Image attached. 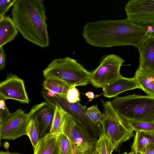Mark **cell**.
Here are the masks:
<instances>
[{"label": "cell", "mask_w": 154, "mask_h": 154, "mask_svg": "<svg viewBox=\"0 0 154 154\" xmlns=\"http://www.w3.org/2000/svg\"><path fill=\"white\" fill-rule=\"evenodd\" d=\"M140 152L142 154H154V143L146 145Z\"/></svg>", "instance_id": "obj_29"}, {"label": "cell", "mask_w": 154, "mask_h": 154, "mask_svg": "<svg viewBox=\"0 0 154 154\" xmlns=\"http://www.w3.org/2000/svg\"><path fill=\"white\" fill-rule=\"evenodd\" d=\"M55 107L46 102L40 107L33 115L40 119V137H43L51 127Z\"/></svg>", "instance_id": "obj_15"}, {"label": "cell", "mask_w": 154, "mask_h": 154, "mask_svg": "<svg viewBox=\"0 0 154 154\" xmlns=\"http://www.w3.org/2000/svg\"><path fill=\"white\" fill-rule=\"evenodd\" d=\"M43 97L48 104L55 107L60 106L71 117L76 121L93 140L97 141L102 133V128L93 122L88 117L86 107L79 102L74 103H69L66 96L56 94L51 97L45 94Z\"/></svg>", "instance_id": "obj_6"}, {"label": "cell", "mask_w": 154, "mask_h": 154, "mask_svg": "<svg viewBox=\"0 0 154 154\" xmlns=\"http://www.w3.org/2000/svg\"><path fill=\"white\" fill-rule=\"evenodd\" d=\"M60 154H75L77 152L69 138L64 134L58 136Z\"/></svg>", "instance_id": "obj_24"}, {"label": "cell", "mask_w": 154, "mask_h": 154, "mask_svg": "<svg viewBox=\"0 0 154 154\" xmlns=\"http://www.w3.org/2000/svg\"><path fill=\"white\" fill-rule=\"evenodd\" d=\"M0 154H20L19 153L10 152L8 151L5 152L1 151Z\"/></svg>", "instance_id": "obj_33"}, {"label": "cell", "mask_w": 154, "mask_h": 154, "mask_svg": "<svg viewBox=\"0 0 154 154\" xmlns=\"http://www.w3.org/2000/svg\"><path fill=\"white\" fill-rule=\"evenodd\" d=\"M33 154H60L58 136L50 132L41 137Z\"/></svg>", "instance_id": "obj_14"}, {"label": "cell", "mask_w": 154, "mask_h": 154, "mask_svg": "<svg viewBox=\"0 0 154 154\" xmlns=\"http://www.w3.org/2000/svg\"><path fill=\"white\" fill-rule=\"evenodd\" d=\"M140 87L134 77L127 78L121 75L103 88V96L109 98L115 97L124 91Z\"/></svg>", "instance_id": "obj_12"}, {"label": "cell", "mask_w": 154, "mask_h": 154, "mask_svg": "<svg viewBox=\"0 0 154 154\" xmlns=\"http://www.w3.org/2000/svg\"><path fill=\"white\" fill-rule=\"evenodd\" d=\"M86 112L89 118L99 127H102L101 124L104 117L103 113L99 110L97 105H93L86 108Z\"/></svg>", "instance_id": "obj_25"}, {"label": "cell", "mask_w": 154, "mask_h": 154, "mask_svg": "<svg viewBox=\"0 0 154 154\" xmlns=\"http://www.w3.org/2000/svg\"><path fill=\"white\" fill-rule=\"evenodd\" d=\"M0 98L5 100L13 99L23 103H29V101L23 80L12 74L0 82Z\"/></svg>", "instance_id": "obj_11"}, {"label": "cell", "mask_w": 154, "mask_h": 154, "mask_svg": "<svg viewBox=\"0 0 154 154\" xmlns=\"http://www.w3.org/2000/svg\"><path fill=\"white\" fill-rule=\"evenodd\" d=\"M75 86L71 87L66 95L67 101L70 103H76L80 100V93Z\"/></svg>", "instance_id": "obj_26"}, {"label": "cell", "mask_w": 154, "mask_h": 154, "mask_svg": "<svg viewBox=\"0 0 154 154\" xmlns=\"http://www.w3.org/2000/svg\"><path fill=\"white\" fill-rule=\"evenodd\" d=\"M138 49L139 67L154 72V37L151 35Z\"/></svg>", "instance_id": "obj_13"}, {"label": "cell", "mask_w": 154, "mask_h": 154, "mask_svg": "<svg viewBox=\"0 0 154 154\" xmlns=\"http://www.w3.org/2000/svg\"><path fill=\"white\" fill-rule=\"evenodd\" d=\"M122 154H135V153H134L133 152L131 151L128 153H127L126 152H125L124 153H123Z\"/></svg>", "instance_id": "obj_35"}, {"label": "cell", "mask_w": 154, "mask_h": 154, "mask_svg": "<svg viewBox=\"0 0 154 154\" xmlns=\"http://www.w3.org/2000/svg\"><path fill=\"white\" fill-rule=\"evenodd\" d=\"M134 77L142 89L148 95L154 97V72L140 67Z\"/></svg>", "instance_id": "obj_17"}, {"label": "cell", "mask_w": 154, "mask_h": 154, "mask_svg": "<svg viewBox=\"0 0 154 154\" xmlns=\"http://www.w3.org/2000/svg\"><path fill=\"white\" fill-rule=\"evenodd\" d=\"M150 35L154 37V28L151 27Z\"/></svg>", "instance_id": "obj_34"}, {"label": "cell", "mask_w": 154, "mask_h": 154, "mask_svg": "<svg viewBox=\"0 0 154 154\" xmlns=\"http://www.w3.org/2000/svg\"><path fill=\"white\" fill-rule=\"evenodd\" d=\"M43 0H16L13 6L12 19L24 38L45 48L49 45L47 20Z\"/></svg>", "instance_id": "obj_2"}, {"label": "cell", "mask_w": 154, "mask_h": 154, "mask_svg": "<svg viewBox=\"0 0 154 154\" xmlns=\"http://www.w3.org/2000/svg\"><path fill=\"white\" fill-rule=\"evenodd\" d=\"M0 98V124H1L9 117L11 113L6 106L5 100Z\"/></svg>", "instance_id": "obj_27"}, {"label": "cell", "mask_w": 154, "mask_h": 154, "mask_svg": "<svg viewBox=\"0 0 154 154\" xmlns=\"http://www.w3.org/2000/svg\"><path fill=\"white\" fill-rule=\"evenodd\" d=\"M54 115L50 133L58 136L63 134L62 130L64 122V110L60 106L57 105Z\"/></svg>", "instance_id": "obj_20"}, {"label": "cell", "mask_w": 154, "mask_h": 154, "mask_svg": "<svg viewBox=\"0 0 154 154\" xmlns=\"http://www.w3.org/2000/svg\"><path fill=\"white\" fill-rule=\"evenodd\" d=\"M130 128L136 132L154 131V122L133 121H122Z\"/></svg>", "instance_id": "obj_23"}, {"label": "cell", "mask_w": 154, "mask_h": 154, "mask_svg": "<svg viewBox=\"0 0 154 154\" xmlns=\"http://www.w3.org/2000/svg\"><path fill=\"white\" fill-rule=\"evenodd\" d=\"M26 133L35 149L40 139V122L37 117H33L31 119L26 129Z\"/></svg>", "instance_id": "obj_21"}, {"label": "cell", "mask_w": 154, "mask_h": 154, "mask_svg": "<svg viewBox=\"0 0 154 154\" xmlns=\"http://www.w3.org/2000/svg\"><path fill=\"white\" fill-rule=\"evenodd\" d=\"M62 132L69 140L77 152H85L95 148L97 141L92 139L84 129L64 111Z\"/></svg>", "instance_id": "obj_9"}, {"label": "cell", "mask_w": 154, "mask_h": 154, "mask_svg": "<svg viewBox=\"0 0 154 154\" xmlns=\"http://www.w3.org/2000/svg\"><path fill=\"white\" fill-rule=\"evenodd\" d=\"M85 95L90 99V101H91L94 97V93L91 91H88L86 93Z\"/></svg>", "instance_id": "obj_32"}, {"label": "cell", "mask_w": 154, "mask_h": 154, "mask_svg": "<svg viewBox=\"0 0 154 154\" xmlns=\"http://www.w3.org/2000/svg\"><path fill=\"white\" fill-rule=\"evenodd\" d=\"M43 73L45 79L59 80L70 87L86 85L90 81L91 72L76 60L68 57L54 59Z\"/></svg>", "instance_id": "obj_4"}, {"label": "cell", "mask_w": 154, "mask_h": 154, "mask_svg": "<svg viewBox=\"0 0 154 154\" xmlns=\"http://www.w3.org/2000/svg\"><path fill=\"white\" fill-rule=\"evenodd\" d=\"M125 9L129 20L144 26L154 28V0H130Z\"/></svg>", "instance_id": "obj_10"}, {"label": "cell", "mask_w": 154, "mask_h": 154, "mask_svg": "<svg viewBox=\"0 0 154 154\" xmlns=\"http://www.w3.org/2000/svg\"><path fill=\"white\" fill-rule=\"evenodd\" d=\"M76 154H98L95 149L91 150L82 152H76Z\"/></svg>", "instance_id": "obj_31"}, {"label": "cell", "mask_w": 154, "mask_h": 154, "mask_svg": "<svg viewBox=\"0 0 154 154\" xmlns=\"http://www.w3.org/2000/svg\"><path fill=\"white\" fill-rule=\"evenodd\" d=\"M42 86L47 91L53 92L61 96H66L68 90L71 87L61 81L51 79H45Z\"/></svg>", "instance_id": "obj_19"}, {"label": "cell", "mask_w": 154, "mask_h": 154, "mask_svg": "<svg viewBox=\"0 0 154 154\" xmlns=\"http://www.w3.org/2000/svg\"><path fill=\"white\" fill-rule=\"evenodd\" d=\"M75 154H76V153Z\"/></svg>", "instance_id": "obj_37"}, {"label": "cell", "mask_w": 154, "mask_h": 154, "mask_svg": "<svg viewBox=\"0 0 154 154\" xmlns=\"http://www.w3.org/2000/svg\"><path fill=\"white\" fill-rule=\"evenodd\" d=\"M6 55L3 47H0V69L2 70L4 68L6 62Z\"/></svg>", "instance_id": "obj_30"}, {"label": "cell", "mask_w": 154, "mask_h": 154, "mask_svg": "<svg viewBox=\"0 0 154 154\" xmlns=\"http://www.w3.org/2000/svg\"><path fill=\"white\" fill-rule=\"evenodd\" d=\"M104 117L101 124L102 133L111 142L115 150L123 143L135 136L134 131L118 116L110 101L101 100Z\"/></svg>", "instance_id": "obj_5"}, {"label": "cell", "mask_w": 154, "mask_h": 154, "mask_svg": "<svg viewBox=\"0 0 154 154\" xmlns=\"http://www.w3.org/2000/svg\"><path fill=\"white\" fill-rule=\"evenodd\" d=\"M150 36L148 27L127 18L87 23L82 34L88 44L101 48L131 45L138 48Z\"/></svg>", "instance_id": "obj_1"}, {"label": "cell", "mask_w": 154, "mask_h": 154, "mask_svg": "<svg viewBox=\"0 0 154 154\" xmlns=\"http://www.w3.org/2000/svg\"><path fill=\"white\" fill-rule=\"evenodd\" d=\"M111 105L122 121L154 122V97L135 94L116 97Z\"/></svg>", "instance_id": "obj_3"}, {"label": "cell", "mask_w": 154, "mask_h": 154, "mask_svg": "<svg viewBox=\"0 0 154 154\" xmlns=\"http://www.w3.org/2000/svg\"><path fill=\"white\" fill-rule=\"evenodd\" d=\"M98 154H111L115 149L109 141L102 133L95 146Z\"/></svg>", "instance_id": "obj_22"}, {"label": "cell", "mask_w": 154, "mask_h": 154, "mask_svg": "<svg viewBox=\"0 0 154 154\" xmlns=\"http://www.w3.org/2000/svg\"><path fill=\"white\" fill-rule=\"evenodd\" d=\"M124 62L114 54L105 56L98 66L91 72L90 82L96 88H104L121 75L120 69Z\"/></svg>", "instance_id": "obj_8"}, {"label": "cell", "mask_w": 154, "mask_h": 154, "mask_svg": "<svg viewBox=\"0 0 154 154\" xmlns=\"http://www.w3.org/2000/svg\"><path fill=\"white\" fill-rule=\"evenodd\" d=\"M18 30L12 19L9 16L0 18V47H3L14 39Z\"/></svg>", "instance_id": "obj_16"}, {"label": "cell", "mask_w": 154, "mask_h": 154, "mask_svg": "<svg viewBox=\"0 0 154 154\" xmlns=\"http://www.w3.org/2000/svg\"><path fill=\"white\" fill-rule=\"evenodd\" d=\"M16 0H0V18L4 16L12 6H13Z\"/></svg>", "instance_id": "obj_28"}, {"label": "cell", "mask_w": 154, "mask_h": 154, "mask_svg": "<svg viewBox=\"0 0 154 154\" xmlns=\"http://www.w3.org/2000/svg\"><path fill=\"white\" fill-rule=\"evenodd\" d=\"M154 143V131L136 132L131 146V151L135 153L140 152L146 145Z\"/></svg>", "instance_id": "obj_18"}, {"label": "cell", "mask_w": 154, "mask_h": 154, "mask_svg": "<svg viewBox=\"0 0 154 154\" xmlns=\"http://www.w3.org/2000/svg\"><path fill=\"white\" fill-rule=\"evenodd\" d=\"M135 154H142L141 152H137L135 153Z\"/></svg>", "instance_id": "obj_36"}, {"label": "cell", "mask_w": 154, "mask_h": 154, "mask_svg": "<svg viewBox=\"0 0 154 154\" xmlns=\"http://www.w3.org/2000/svg\"><path fill=\"white\" fill-rule=\"evenodd\" d=\"M45 103L35 105L27 113L20 109L11 113L9 117L0 124V140H14L23 135H26V130L30 120L36 111Z\"/></svg>", "instance_id": "obj_7"}]
</instances>
